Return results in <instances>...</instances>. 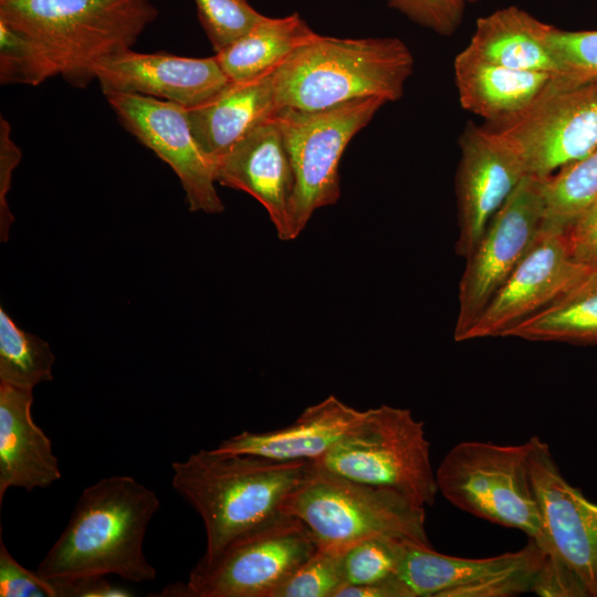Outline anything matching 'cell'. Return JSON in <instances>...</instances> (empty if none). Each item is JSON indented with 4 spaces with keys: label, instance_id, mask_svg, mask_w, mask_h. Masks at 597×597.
Returning <instances> with one entry per match:
<instances>
[{
    "label": "cell",
    "instance_id": "obj_1",
    "mask_svg": "<svg viewBox=\"0 0 597 597\" xmlns=\"http://www.w3.org/2000/svg\"><path fill=\"white\" fill-rule=\"evenodd\" d=\"M313 462L275 461L216 449L172 463V488L200 515L206 551L214 561L234 541L287 515L284 505Z\"/></svg>",
    "mask_w": 597,
    "mask_h": 597
},
{
    "label": "cell",
    "instance_id": "obj_2",
    "mask_svg": "<svg viewBox=\"0 0 597 597\" xmlns=\"http://www.w3.org/2000/svg\"><path fill=\"white\" fill-rule=\"evenodd\" d=\"M160 502L133 476L103 478L85 488L69 523L39 564L48 579L117 575L125 580H154L156 568L143 543Z\"/></svg>",
    "mask_w": 597,
    "mask_h": 597
},
{
    "label": "cell",
    "instance_id": "obj_3",
    "mask_svg": "<svg viewBox=\"0 0 597 597\" xmlns=\"http://www.w3.org/2000/svg\"><path fill=\"white\" fill-rule=\"evenodd\" d=\"M397 38L343 39L315 34L274 70L277 108L320 111L364 97L398 101L413 71Z\"/></svg>",
    "mask_w": 597,
    "mask_h": 597
},
{
    "label": "cell",
    "instance_id": "obj_4",
    "mask_svg": "<svg viewBox=\"0 0 597 597\" xmlns=\"http://www.w3.org/2000/svg\"><path fill=\"white\" fill-rule=\"evenodd\" d=\"M158 14L150 0H0V20L35 41L75 87L102 60L129 50Z\"/></svg>",
    "mask_w": 597,
    "mask_h": 597
},
{
    "label": "cell",
    "instance_id": "obj_5",
    "mask_svg": "<svg viewBox=\"0 0 597 597\" xmlns=\"http://www.w3.org/2000/svg\"><path fill=\"white\" fill-rule=\"evenodd\" d=\"M284 513L302 522L317 546L348 547L373 536L431 546L426 511L399 493L336 475L314 463Z\"/></svg>",
    "mask_w": 597,
    "mask_h": 597
},
{
    "label": "cell",
    "instance_id": "obj_6",
    "mask_svg": "<svg viewBox=\"0 0 597 597\" xmlns=\"http://www.w3.org/2000/svg\"><path fill=\"white\" fill-rule=\"evenodd\" d=\"M530 441L496 444L463 441L436 471L438 491L452 505L491 523L525 533L549 553L530 472Z\"/></svg>",
    "mask_w": 597,
    "mask_h": 597
},
{
    "label": "cell",
    "instance_id": "obj_7",
    "mask_svg": "<svg viewBox=\"0 0 597 597\" xmlns=\"http://www.w3.org/2000/svg\"><path fill=\"white\" fill-rule=\"evenodd\" d=\"M316 467L346 479L395 491L412 503L433 505L438 485L425 423L406 408L381 405Z\"/></svg>",
    "mask_w": 597,
    "mask_h": 597
},
{
    "label": "cell",
    "instance_id": "obj_8",
    "mask_svg": "<svg viewBox=\"0 0 597 597\" xmlns=\"http://www.w3.org/2000/svg\"><path fill=\"white\" fill-rule=\"evenodd\" d=\"M530 441V472L549 553L533 593L597 597V504L567 482L540 437Z\"/></svg>",
    "mask_w": 597,
    "mask_h": 597
},
{
    "label": "cell",
    "instance_id": "obj_9",
    "mask_svg": "<svg viewBox=\"0 0 597 597\" xmlns=\"http://www.w3.org/2000/svg\"><path fill=\"white\" fill-rule=\"evenodd\" d=\"M386 103L364 97L320 111L281 108L274 114L294 175L284 241L297 238L317 209L337 202L342 156Z\"/></svg>",
    "mask_w": 597,
    "mask_h": 597
},
{
    "label": "cell",
    "instance_id": "obj_10",
    "mask_svg": "<svg viewBox=\"0 0 597 597\" xmlns=\"http://www.w3.org/2000/svg\"><path fill=\"white\" fill-rule=\"evenodd\" d=\"M486 126L545 179L597 148V76L557 74L524 112Z\"/></svg>",
    "mask_w": 597,
    "mask_h": 597
},
{
    "label": "cell",
    "instance_id": "obj_11",
    "mask_svg": "<svg viewBox=\"0 0 597 597\" xmlns=\"http://www.w3.org/2000/svg\"><path fill=\"white\" fill-rule=\"evenodd\" d=\"M316 548L307 527L285 515L234 541L211 563H197L187 583L168 585L160 595L273 597Z\"/></svg>",
    "mask_w": 597,
    "mask_h": 597
},
{
    "label": "cell",
    "instance_id": "obj_12",
    "mask_svg": "<svg viewBox=\"0 0 597 597\" xmlns=\"http://www.w3.org/2000/svg\"><path fill=\"white\" fill-rule=\"evenodd\" d=\"M544 224L543 179L525 176L465 258L454 341L463 342L493 295L524 259Z\"/></svg>",
    "mask_w": 597,
    "mask_h": 597
},
{
    "label": "cell",
    "instance_id": "obj_13",
    "mask_svg": "<svg viewBox=\"0 0 597 597\" xmlns=\"http://www.w3.org/2000/svg\"><path fill=\"white\" fill-rule=\"evenodd\" d=\"M545 554L532 540L515 552L465 558L408 542L399 579L410 597H514L533 593Z\"/></svg>",
    "mask_w": 597,
    "mask_h": 597
},
{
    "label": "cell",
    "instance_id": "obj_14",
    "mask_svg": "<svg viewBox=\"0 0 597 597\" xmlns=\"http://www.w3.org/2000/svg\"><path fill=\"white\" fill-rule=\"evenodd\" d=\"M107 101L125 128L172 168L191 211H223L212 161L191 132L187 108L138 94L114 93Z\"/></svg>",
    "mask_w": 597,
    "mask_h": 597
},
{
    "label": "cell",
    "instance_id": "obj_15",
    "mask_svg": "<svg viewBox=\"0 0 597 597\" xmlns=\"http://www.w3.org/2000/svg\"><path fill=\"white\" fill-rule=\"evenodd\" d=\"M588 268L570 256L565 228L544 220L524 259L493 295L464 341L504 337L564 293Z\"/></svg>",
    "mask_w": 597,
    "mask_h": 597
},
{
    "label": "cell",
    "instance_id": "obj_16",
    "mask_svg": "<svg viewBox=\"0 0 597 597\" xmlns=\"http://www.w3.org/2000/svg\"><path fill=\"white\" fill-rule=\"evenodd\" d=\"M459 146L455 249L465 259L527 171L521 156L488 126L468 123Z\"/></svg>",
    "mask_w": 597,
    "mask_h": 597
},
{
    "label": "cell",
    "instance_id": "obj_17",
    "mask_svg": "<svg viewBox=\"0 0 597 597\" xmlns=\"http://www.w3.org/2000/svg\"><path fill=\"white\" fill-rule=\"evenodd\" d=\"M94 72L106 96L138 94L164 98L185 108L201 105L230 83L216 55L185 57L129 49L102 60Z\"/></svg>",
    "mask_w": 597,
    "mask_h": 597
},
{
    "label": "cell",
    "instance_id": "obj_18",
    "mask_svg": "<svg viewBox=\"0 0 597 597\" xmlns=\"http://www.w3.org/2000/svg\"><path fill=\"white\" fill-rule=\"evenodd\" d=\"M212 165L216 182L256 199L283 240L294 175L274 117L254 127Z\"/></svg>",
    "mask_w": 597,
    "mask_h": 597
},
{
    "label": "cell",
    "instance_id": "obj_19",
    "mask_svg": "<svg viewBox=\"0 0 597 597\" xmlns=\"http://www.w3.org/2000/svg\"><path fill=\"white\" fill-rule=\"evenodd\" d=\"M336 396L305 408L287 427L264 431H242L222 441L216 450L252 454L275 461L315 462L344 439L365 418Z\"/></svg>",
    "mask_w": 597,
    "mask_h": 597
},
{
    "label": "cell",
    "instance_id": "obj_20",
    "mask_svg": "<svg viewBox=\"0 0 597 597\" xmlns=\"http://www.w3.org/2000/svg\"><path fill=\"white\" fill-rule=\"evenodd\" d=\"M32 389L0 383V503L9 488L27 491L61 479L50 438L31 413Z\"/></svg>",
    "mask_w": 597,
    "mask_h": 597
},
{
    "label": "cell",
    "instance_id": "obj_21",
    "mask_svg": "<svg viewBox=\"0 0 597 597\" xmlns=\"http://www.w3.org/2000/svg\"><path fill=\"white\" fill-rule=\"evenodd\" d=\"M279 111L274 71L232 82L207 102L187 108L191 132L212 161Z\"/></svg>",
    "mask_w": 597,
    "mask_h": 597
},
{
    "label": "cell",
    "instance_id": "obj_22",
    "mask_svg": "<svg viewBox=\"0 0 597 597\" xmlns=\"http://www.w3.org/2000/svg\"><path fill=\"white\" fill-rule=\"evenodd\" d=\"M453 69L462 108L489 124L505 122L524 112L561 74L500 66L465 50L455 56Z\"/></svg>",
    "mask_w": 597,
    "mask_h": 597
},
{
    "label": "cell",
    "instance_id": "obj_23",
    "mask_svg": "<svg viewBox=\"0 0 597 597\" xmlns=\"http://www.w3.org/2000/svg\"><path fill=\"white\" fill-rule=\"evenodd\" d=\"M553 28L510 6L479 18L464 50L500 66L557 74L562 71L549 45Z\"/></svg>",
    "mask_w": 597,
    "mask_h": 597
},
{
    "label": "cell",
    "instance_id": "obj_24",
    "mask_svg": "<svg viewBox=\"0 0 597 597\" xmlns=\"http://www.w3.org/2000/svg\"><path fill=\"white\" fill-rule=\"evenodd\" d=\"M315 34L298 13L281 18L265 15L245 34L216 53V57L230 81H248L274 71Z\"/></svg>",
    "mask_w": 597,
    "mask_h": 597
},
{
    "label": "cell",
    "instance_id": "obj_25",
    "mask_svg": "<svg viewBox=\"0 0 597 597\" xmlns=\"http://www.w3.org/2000/svg\"><path fill=\"white\" fill-rule=\"evenodd\" d=\"M504 337L597 345V269H588L557 298Z\"/></svg>",
    "mask_w": 597,
    "mask_h": 597
},
{
    "label": "cell",
    "instance_id": "obj_26",
    "mask_svg": "<svg viewBox=\"0 0 597 597\" xmlns=\"http://www.w3.org/2000/svg\"><path fill=\"white\" fill-rule=\"evenodd\" d=\"M54 355L48 342L20 328L0 308V383L33 389L53 379Z\"/></svg>",
    "mask_w": 597,
    "mask_h": 597
},
{
    "label": "cell",
    "instance_id": "obj_27",
    "mask_svg": "<svg viewBox=\"0 0 597 597\" xmlns=\"http://www.w3.org/2000/svg\"><path fill=\"white\" fill-rule=\"evenodd\" d=\"M597 197V148L543 179L544 220L563 228Z\"/></svg>",
    "mask_w": 597,
    "mask_h": 597
},
{
    "label": "cell",
    "instance_id": "obj_28",
    "mask_svg": "<svg viewBox=\"0 0 597 597\" xmlns=\"http://www.w3.org/2000/svg\"><path fill=\"white\" fill-rule=\"evenodd\" d=\"M407 544L390 536H373L348 546L344 555L346 585L399 578Z\"/></svg>",
    "mask_w": 597,
    "mask_h": 597
},
{
    "label": "cell",
    "instance_id": "obj_29",
    "mask_svg": "<svg viewBox=\"0 0 597 597\" xmlns=\"http://www.w3.org/2000/svg\"><path fill=\"white\" fill-rule=\"evenodd\" d=\"M347 547L317 546L315 552L276 589L273 597H336L346 585Z\"/></svg>",
    "mask_w": 597,
    "mask_h": 597
},
{
    "label": "cell",
    "instance_id": "obj_30",
    "mask_svg": "<svg viewBox=\"0 0 597 597\" xmlns=\"http://www.w3.org/2000/svg\"><path fill=\"white\" fill-rule=\"evenodd\" d=\"M55 75V67L44 50L0 20V83L36 86Z\"/></svg>",
    "mask_w": 597,
    "mask_h": 597
},
{
    "label": "cell",
    "instance_id": "obj_31",
    "mask_svg": "<svg viewBox=\"0 0 597 597\" xmlns=\"http://www.w3.org/2000/svg\"><path fill=\"white\" fill-rule=\"evenodd\" d=\"M197 14L216 53L265 18L248 0H195Z\"/></svg>",
    "mask_w": 597,
    "mask_h": 597
},
{
    "label": "cell",
    "instance_id": "obj_32",
    "mask_svg": "<svg viewBox=\"0 0 597 597\" xmlns=\"http://www.w3.org/2000/svg\"><path fill=\"white\" fill-rule=\"evenodd\" d=\"M549 45L562 73L597 76V30L564 31L553 28Z\"/></svg>",
    "mask_w": 597,
    "mask_h": 597
},
{
    "label": "cell",
    "instance_id": "obj_33",
    "mask_svg": "<svg viewBox=\"0 0 597 597\" xmlns=\"http://www.w3.org/2000/svg\"><path fill=\"white\" fill-rule=\"evenodd\" d=\"M412 22L440 35L453 34L461 24L467 0H387Z\"/></svg>",
    "mask_w": 597,
    "mask_h": 597
},
{
    "label": "cell",
    "instance_id": "obj_34",
    "mask_svg": "<svg viewBox=\"0 0 597 597\" xmlns=\"http://www.w3.org/2000/svg\"><path fill=\"white\" fill-rule=\"evenodd\" d=\"M0 596L1 597H59L54 583L32 572L8 551L0 540Z\"/></svg>",
    "mask_w": 597,
    "mask_h": 597
},
{
    "label": "cell",
    "instance_id": "obj_35",
    "mask_svg": "<svg viewBox=\"0 0 597 597\" xmlns=\"http://www.w3.org/2000/svg\"><path fill=\"white\" fill-rule=\"evenodd\" d=\"M565 237L573 260L597 269V197L568 224Z\"/></svg>",
    "mask_w": 597,
    "mask_h": 597
},
{
    "label": "cell",
    "instance_id": "obj_36",
    "mask_svg": "<svg viewBox=\"0 0 597 597\" xmlns=\"http://www.w3.org/2000/svg\"><path fill=\"white\" fill-rule=\"evenodd\" d=\"M22 157L20 148L11 138L9 122L0 116V234L1 240H7L8 230L13 221V216L7 205V193L10 189L13 169Z\"/></svg>",
    "mask_w": 597,
    "mask_h": 597
},
{
    "label": "cell",
    "instance_id": "obj_37",
    "mask_svg": "<svg viewBox=\"0 0 597 597\" xmlns=\"http://www.w3.org/2000/svg\"><path fill=\"white\" fill-rule=\"evenodd\" d=\"M59 597H129V589L111 584L105 576H85L74 579H51Z\"/></svg>",
    "mask_w": 597,
    "mask_h": 597
},
{
    "label": "cell",
    "instance_id": "obj_38",
    "mask_svg": "<svg viewBox=\"0 0 597 597\" xmlns=\"http://www.w3.org/2000/svg\"><path fill=\"white\" fill-rule=\"evenodd\" d=\"M336 597H410V594L399 578H394L367 585H345Z\"/></svg>",
    "mask_w": 597,
    "mask_h": 597
},
{
    "label": "cell",
    "instance_id": "obj_39",
    "mask_svg": "<svg viewBox=\"0 0 597 597\" xmlns=\"http://www.w3.org/2000/svg\"><path fill=\"white\" fill-rule=\"evenodd\" d=\"M467 1H469V2H475V1H478V0H467Z\"/></svg>",
    "mask_w": 597,
    "mask_h": 597
}]
</instances>
